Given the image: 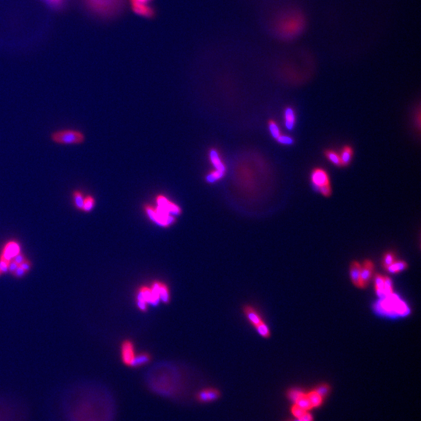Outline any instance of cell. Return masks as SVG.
Returning a JSON list of instances; mask_svg holds the SVG:
<instances>
[{
  "instance_id": "603a6c76",
  "label": "cell",
  "mask_w": 421,
  "mask_h": 421,
  "mask_svg": "<svg viewBox=\"0 0 421 421\" xmlns=\"http://www.w3.org/2000/svg\"><path fill=\"white\" fill-rule=\"evenodd\" d=\"M307 396L308 400H310L311 406L313 408H317L319 406H321L323 404V402H324V400H325L315 389L307 392Z\"/></svg>"
},
{
  "instance_id": "8992f818",
  "label": "cell",
  "mask_w": 421,
  "mask_h": 421,
  "mask_svg": "<svg viewBox=\"0 0 421 421\" xmlns=\"http://www.w3.org/2000/svg\"><path fill=\"white\" fill-rule=\"evenodd\" d=\"M310 181L314 191L318 193L320 189L332 186L328 170L323 167H315L310 173Z\"/></svg>"
},
{
  "instance_id": "ba28073f",
  "label": "cell",
  "mask_w": 421,
  "mask_h": 421,
  "mask_svg": "<svg viewBox=\"0 0 421 421\" xmlns=\"http://www.w3.org/2000/svg\"><path fill=\"white\" fill-rule=\"evenodd\" d=\"M194 396L199 403H211L221 398L222 392L215 387H205L197 391Z\"/></svg>"
},
{
  "instance_id": "d6986e66",
  "label": "cell",
  "mask_w": 421,
  "mask_h": 421,
  "mask_svg": "<svg viewBox=\"0 0 421 421\" xmlns=\"http://www.w3.org/2000/svg\"><path fill=\"white\" fill-rule=\"evenodd\" d=\"M152 359V356L148 352H141L140 354H137L135 358L132 363V368H139L147 365Z\"/></svg>"
},
{
  "instance_id": "4fadbf2b",
  "label": "cell",
  "mask_w": 421,
  "mask_h": 421,
  "mask_svg": "<svg viewBox=\"0 0 421 421\" xmlns=\"http://www.w3.org/2000/svg\"><path fill=\"white\" fill-rule=\"evenodd\" d=\"M151 287L155 290L157 295H159L160 302L164 304H168L171 301V294L168 285L162 281H153Z\"/></svg>"
},
{
  "instance_id": "484cf974",
  "label": "cell",
  "mask_w": 421,
  "mask_h": 421,
  "mask_svg": "<svg viewBox=\"0 0 421 421\" xmlns=\"http://www.w3.org/2000/svg\"><path fill=\"white\" fill-rule=\"evenodd\" d=\"M268 127H269V133L273 139L276 140L279 136L282 134L280 126L278 123L273 119H271L268 122Z\"/></svg>"
},
{
  "instance_id": "2e32d148",
  "label": "cell",
  "mask_w": 421,
  "mask_h": 421,
  "mask_svg": "<svg viewBox=\"0 0 421 421\" xmlns=\"http://www.w3.org/2000/svg\"><path fill=\"white\" fill-rule=\"evenodd\" d=\"M338 153H339L340 159L342 163V168H347L350 167L354 160V147L350 145H343Z\"/></svg>"
},
{
  "instance_id": "9c48e42d",
  "label": "cell",
  "mask_w": 421,
  "mask_h": 421,
  "mask_svg": "<svg viewBox=\"0 0 421 421\" xmlns=\"http://www.w3.org/2000/svg\"><path fill=\"white\" fill-rule=\"evenodd\" d=\"M135 344L132 340L125 339L120 345V358L124 365L131 367L136 356Z\"/></svg>"
},
{
  "instance_id": "7c38bea8",
  "label": "cell",
  "mask_w": 421,
  "mask_h": 421,
  "mask_svg": "<svg viewBox=\"0 0 421 421\" xmlns=\"http://www.w3.org/2000/svg\"><path fill=\"white\" fill-rule=\"evenodd\" d=\"M375 273V265L373 261L367 259L361 265V275H360V286L359 288H367L373 278Z\"/></svg>"
},
{
  "instance_id": "8d00e7d4",
  "label": "cell",
  "mask_w": 421,
  "mask_h": 421,
  "mask_svg": "<svg viewBox=\"0 0 421 421\" xmlns=\"http://www.w3.org/2000/svg\"><path fill=\"white\" fill-rule=\"evenodd\" d=\"M27 273L24 269H22L21 267L18 266V269H16L15 272H14V274H15L16 276L18 277H21L23 276V274H25Z\"/></svg>"
},
{
  "instance_id": "83f0119b",
  "label": "cell",
  "mask_w": 421,
  "mask_h": 421,
  "mask_svg": "<svg viewBox=\"0 0 421 421\" xmlns=\"http://www.w3.org/2000/svg\"><path fill=\"white\" fill-rule=\"evenodd\" d=\"M225 175H226V173H224V172H220V171H218V170H214V171H211V172L208 174L206 177H205V180L209 184H214L215 182L218 181V180H220L221 179L224 177Z\"/></svg>"
},
{
  "instance_id": "cb8c5ba5",
  "label": "cell",
  "mask_w": 421,
  "mask_h": 421,
  "mask_svg": "<svg viewBox=\"0 0 421 421\" xmlns=\"http://www.w3.org/2000/svg\"><path fill=\"white\" fill-rule=\"evenodd\" d=\"M95 205H96L95 197L91 194H85L82 211L85 213L91 212L93 209H95Z\"/></svg>"
},
{
  "instance_id": "e0dca14e",
  "label": "cell",
  "mask_w": 421,
  "mask_h": 421,
  "mask_svg": "<svg viewBox=\"0 0 421 421\" xmlns=\"http://www.w3.org/2000/svg\"><path fill=\"white\" fill-rule=\"evenodd\" d=\"M361 275V264L357 261H352L350 266V277L354 286L359 288Z\"/></svg>"
},
{
  "instance_id": "52a82bcc",
  "label": "cell",
  "mask_w": 421,
  "mask_h": 421,
  "mask_svg": "<svg viewBox=\"0 0 421 421\" xmlns=\"http://www.w3.org/2000/svg\"><path fill=\"white\" fill-rule=\"evenodd\" d=\"M153 0H129L132 10L141 18L151 19L155 17L156 11L151 6Z\"/></svg>"
},
{
  "instance_id": "f1b7e54d",
  "label": "cell",
  "mask_w": 421,
  "mask_h": 421,
  "mask_svg": "<svg viewBox=\"0 0 421 421\" xmlns=\"http://www.w3.org/2000/svg\"><path fill=\"white\" fill-rule=\"evenodd\" d=\"M305 395L306 392L300 389V388H291V389L288 391V393H287L288 398L291 401H293L294 403H295L298 400H299V399L303 397V396H305Z\"/></svg>"
},
{
  "instance_id": "277c9868",
  "label": "cell",
  "mask_w": 421,
  "mask_h": 421,
  "mask_svg": "<svg viewBox=\"0 0 421 421\" xmlns=\"http://www.w3.org/2000/svg\"><path fill=\"white\" fill-rule=\"evenodd\" d=\"M136 305L141 312L145 313L148 309V305L156 307L161 303L159 295L151 286L142 285L139 286L136 293Z\"/></svg>"
},
{
  "instance_id": "5bb4252c",
  "label": "cell",
  "mask_w": 421,
  "mask_h": 421,
  "mask_svg": "<svg viewBox=\"0 0 421 421\" xmlns=\"http://www.w3.org/2000/svg\"><path fill=\"white\" fill-rule=\"evenodd\" d=\"M282 116H283V124H284L285 128L289 131H293L295 127L296 124V112L294 107L291 105L285 107L282 112Z\"/></svg>"
},
{
  "instance_id": "7402d4cb",
  "label": "cell",
  "mask_w": 421,
  "mask_h": 421,
  "mask_svg": "<svg viewBox=\"0 0 421 421\" xmlns=\"http://www.w3.org/2000/svg\"><path fill=\"white\" fill-rule=\"evenodd\" d=\"M408 264L405 261L402 260H396L394 263H392L390 266H388L385 270L388 272L389 274H399L402 273L403 271L407 269Z\"/></svg>"
},
{
  "instance_id": "d4e9b609",
  "label": "cell",
  "mask_w": 421,
  "mask_h": 421,
  "mask_svg": "<svg viewBox=\"0 0 421 421\" xmlns=\"http://www.w3.org/2000/svg\"><path fill=\"white\" fill-rule=\"evenodd\" d=\"M384 278L385 276L377 274L375 277V292L379 297H384Z\"/></svg>"
},
{
  "instance_id": "9a60e30c",
  "label": "cell",
  "mask_w": 421,
  "mask_h": 421,
  "mask_svg": "<svg viewBox=\"0 0 421 421\" xmlns=\"http://www.w3.org/2000/svg\"><path fill=\"white\" fill-rule=\"evenodd\" d=\"M243 312H244V315H245V317L248 319V321L254 328H256L257 325H260L261 323L264 321L258 311L255 309L254 307H252V305H249V304L244 305V307H243Z\"/></svg>"
},
{
  "instance_id": "e575fe53",
  "label": "cell",
  "mask_w": 421,
  "mask_h": 421,
  "mask_svg": "<svg viewBox=\"0 0 421 421\" xmlns=\"http://www.w3.org/2000/svg\"><path fill=\"white\" fill-rule=\"evenodd\" d=\"M305 410H303L302 408L299 407V406H297L296 404L294 403L292 407H291V413H292L293 416H294V418H296V419H299L302 415H303L304 413H305Z\"/></svg>"
},
{
  "instance_id": "d6a6232c",
  "label": "cell",
  "mask_w": 421,
  "mask_h": 421,
  "mask_svg": "<svg viewBox=\"0 0 421 421\" xmlns=\"http://www.w3.org/2000/svg\"><path fill=\"white\" fill-rule=\"evenodd\" d=\"M295 404H296L297 406L302 408V409L305 410V411H310V410L313 409V407L311 406V402H310V400L307 398V393H306L305 396H303V397H301L299 400H298L297 401L295 402Z\"/></svg>"
},
{
  "instance_id": "74e56055",
  "label": "cell",
  "mask_w": 421,
  "mask_h": 421,
  "mask_svg": "<svg viewBox=\"0 0 421 421\" xmlns=\"http://www.w3.org/2000/svg\"><path fill=\"white\" fill-rule=\"evenodd\" d=\"M2 274V272H1V270H0V274Z\"/></svg>"
},
{
  "instance_id": "d590c367",
  "label": "cell",
  "mask_w": 421,
  "mask_h": 421,
  "mask_svg": "<svg viewBox=\"0 0 421 421\" xmlns=\"http://www.w3.org/2000/svg\"><path fill=\"white\" fill-rule=\"evenodd\" d=\"M299 421H314V417L309 411H307L299 418Z\"/></svg>"
},
{
  "instance_id": "5b68a950",
  "label": "cell",
  "mask_w": 421,
  "mask_h": 421,
  "mask_svg": "<svg viewBox=\"0 0 421 421\" xmlns=\"http://www.w3.org/2000/svg\"><path fill=\"white\" fill-rule=\"evenodd\" d=\"M145 213L147 218L157 226L163 227V228H168L172 226L176 222V217L167 214L159 208L154 207L152 205H145Z\"/></svg>"
},
{
  "instance_id": "6da1fadb",
  "label": "cell",
  "mask_w": 421,
  "mask_h": 421,
  "mask_svg": "<svg viewBox=\"0 0 421 421\" xmlns=\"http://www.w3.org/2000/svg\"><path fill=\"white\" fill-rule=\"evenodd\" d=\"M307 27V18L297 8H286L277 14L273 23L274 37L282 42H292L300 37Z\"/></svg>"
},
{
  "instance_id": "7a4b0ae2",
  "label": "cell",
  "mask_w": 421,
  "mask_h": 421,
  "mask_svg": "<svg viewBox=\"0 0 421 421\" xmlns=\"http://www.w3.org/2000/svg\"><path fill=\"white\" fill-rule=\"evenodd\" d=\"M126 0H82L85 8L93 15L112 18L122 11Z\"/></svg>"
},
{
  "instance_id": "3957f363",
  "label": "cell",
  "mask_w": 421,
  "mask_h": 421,
  "mask_svg": "<svg viewBox=\"0 0 421 421\" xmlns=\"http://www.w3.org/2000/svg\"><path fill=\"white\" fill-rule=\"evenodd\" d=\"M49 139L55 145H83L86 140L85 133L80 129L74 128H64L52 131L49 135Z\"/></svg>"
},
{
  "instance_id": "44dd1931",
  "label": "cell",
  "mask_w": 421,
  "mask_h": 421,
  "mask_svg": "<svg viewBox=\"0 0 421 421\" xmlns=\"http://www.w3.org/2000/svg\"><path fill=\"white\" fill-rule=\"evenodd\" d=\"M84 195L85 193L82 191V189H75L72 192L71 197L74 208L80 211L82 210Z\"/></svg>"
},
{
  "instance_id": "ac0fdd59",
  "label": "cell",
  "mask_w": 421,
  "mask_h": 421,
  "mask_svg": "<svg viewBox=\"0 0 421 421\" xmlns=\"http://www.w3.org/2000/svg\"><path fill=\"white\" fill-rule=\"evenodd\" d=\"M209 159H210V163H211L215 170H218V171H220V172L226 173V166H225L224 163H223L222 159H221L220 155H219V153L217 151V149H210V151H209Z\"/></svg>"
},
{
  "instance_id": "836d02e7",
  "label": "cell",
  "mask_w": 421,
  "mask_h": 421,
  "mask_svg": "<svg viewBox=\"0 0 421 421\" xmlns=\"http://www.w3.org/2000/svg\"><path fill=\"white\" fill-rule=\"evenodd\" d=\"M314 389H315V390L316 391L320 396H322L323 398L325 399V397H327V396L329 394L331 388L330 385H329V384L323 383V384L317 385V386L316 387V388H314Z\"/></svg>"
},
{
  "instance_id": "1f68e13d",
  "label": "cell",
  "mask_w": 421,
  "mask_h": 421,
  "mask_svg": "<svg viewBox=\"0 0 421 421\" xmlns=\"http://www.w3.org/2000/svg\"><path fill=\"white\" fill-rule=\"evenodd\" d=\"M255 329L257 330V333L261 337H263V338H269L271 337L270 329H269V326H268V325H267L265 321H263L260 325H257L255 328Z\"/></svg>"
},
{
  "instance_id": "4dcf8cb0",
  "label": "cell",
  "mask_w": 421,
  "mask_h": 421,
  "mask_svg": "<svg viewBox=\"0 0 421 421\" xmlns=\"http://www.w3.org/2000/svg\"><path fill=\"white\" fill-rule=\"evenodd\" d=\"M275 141L278 145H282V146H292L295 144V139H294V137L288 135V134H282V133Z\"/></svg>"
},
{
  "instance_id": "4316f807",
  "label": "cell",
  "mask_w": 421,
  "mask_h": 421,
  "mask_svg": "<svg viewBox=\"0 0 421 421\" xmlns=\"http://www.w3.org/2000/svg\"><path fill=\"white\" fill-rule=\"evenodd\" d=\"M52 10H61L66 6L68 0H41Z\"/></svg>"
},
{
  "instance_id": "30bf717a",
  "label": "cell",
  "mask_w": 421,
  "mask_h": 421,
  "mask_svg": "<svg viewBox=\"0 0 421 421\" xmlns=\"http://www.w3.org/2000/svg\"><path fill=\"white\" fill-rule=\"evenodd\" d=\"M155 201H156V207L163 210L165 212H167V214H171V215H173L175 217L179 216L180 214H181V208L168 200L166 196L163 195V194L157 195Z\"/></svg>"
},
{
  "instance_id": "f546056e",
  "label": "cell",
  "mask_w": 421,
  "mask_h": 421,
  "mask_svg": "<svg viewBox=\"0 0 421 421\" xmlns=\"http://www.w3.org/2000/svg\"><path fill=\"white\" fill-rule=\"evenodd\" d=\"M396 261V253L392 252H388L384 253L381 261V265L384 269L390 266L392 263Z\"/></svg>"
},
{
  "instance_id": "8fae6325",
  "label": "cell",
  "mask_w": 421,
  "mask_h": 421,
  "mask_svg": "<svg viewBox=\"0 0 421 421\" xmlns=\"http://www.w3.org/2000/svg\"><path fill=\"white\" fill-rule=\"evenodd\" d=\"M21 245L16 240H9L4 244L0 254V261H6L10 264L13 260L21 253Z\"/></svg>"
},
{
  "instance_id": "ffe728a7",
  "label": "cell",
  "mask_w": 421,
  "mask_h": 421,
  "mask_svg": "<svg viewBox=\"0 0 421 421\" xmlns=\"http://www.w3.org/2000/svg\"><path fill=\"white\" fill-rule=\"evenodd\" d=\"M323 154H324V156H325L326 160L333 165V166L337 167V168H342V163H341V159H340L339 153L336 149H325V151H323Z\"/></svg>"
}]
</instances>
